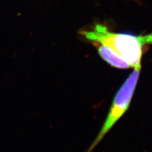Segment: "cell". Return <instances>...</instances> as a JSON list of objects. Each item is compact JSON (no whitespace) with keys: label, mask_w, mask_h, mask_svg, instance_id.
<instances>
[{"label":"cell","mask_w":152,"mask_h":152,"mask_svg":"<svg viewBox=\"0 0 152 152\" xmlns=\"http://www.w3.org/2000/svg\"><path fill=\"white\" fill-rule=\"evenodd\" d=\"M87 39L102 45L124 59L131 68H142L143 49L146 45L152 44V34L135 35L110 31L102 24H96L92 30L81 33Z\"/></svg>","instance_id":"1"},{"label":"cell","mask_w":152,"mask_h":152,"mask_svg":"<svg viewBox=\"0 0 152 152\" xmlns=\"http://www.w3.org/2000/svg\"><path fill=\"white\" fill-rule=\"evenodd\" d=\"M97 45V52L101 58L112 67L118 69H128L131 68L128 63L111 49L102 45Z\"/></svg>","instance_id":"3"},{"label":"cell","mask_w":152,"mask_h":152,"mask_svg":"<svg viewBox=\"0 0 152 152\" xmlns=\"http://www.w3.org/2000/svg\"><path fill=\"white\" fill-rule=\"evenodd\" d=\"M140 71L141 68L133 69L130 75L128 76L118 90L102 128L86 152H92L118 121L128 111L137 86Z\"/></svg>","instance_id":"2"}]
</instances>
